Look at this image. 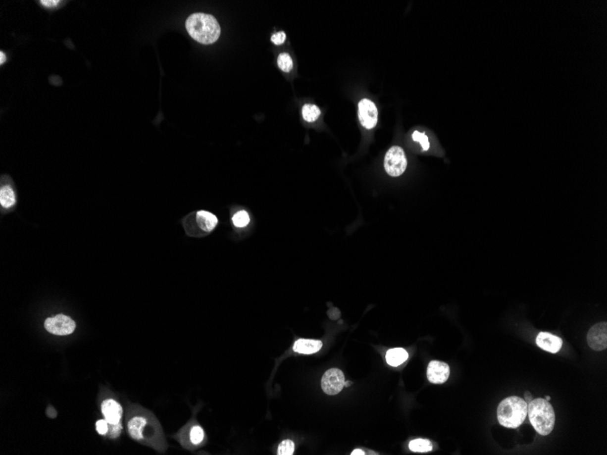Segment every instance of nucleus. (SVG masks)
I'll return each instance as SVG.
<instances>
[{
  "instance_id": "f257e3e1",
  "label": "nucleus",
  "mask_w": 607,
  "mask_h": 455,
  "mask_svg": "<svg viewBox=\"0 0 607 455\" xmlns=\"http://www.w3.org/2000/svg\"><path fill=\"white\" fill-rule=\"evenodd\" d=\"M127 431L131 438L140 444L165 451L166 443L160 424L153 413L141 407H135L127 419Z\"/></svg>"
},
{
  "instance_id": "f03ea898",
  "label": "nucleus",
  "mask_w": 607,
  "mask_h": 455,
  "mask_svg": "<svg viewBox=\"0 0 607 455\" xmlns=\"http://www.w3.org/2000/svg\"><path fill=\"white\" fill-rule=\"evenodd\" d=\"M186 28L192 39L204 45L215 43L221 33L220 26L215 17L204 13H196L188 17Z\"/></svg>"
},
{
  "instance_id": "7ed1b4c3",
  "label": "nucleus",
  "mask_w": 607,
  "mask_h": 455,
  "mask_svg": "<svg viewBox=\"0 0 607 455\" xmlns=\"http://www.w3.org/2000/svg\"><path fill=\"white\" fill-rule=\"evenodd\" d=\"M527 414L537 433L541 435L551 433L556 422V414L548 401L542 398L531 401L527 406Z\"/></svg>"
},
{
  "instance_id": "20e7f679",
  "label": "nucleus",
  "mask_w": 607,
  "mask_h": 455,
  "mask_svg": "<svg viewBox=\"0 0 607 455\" xmlns=\"http://www.w3.org/2000/svg\"><path fill=\"white\" fill-rule=\"evenodd\" d=\"M527 403L520 397H508L498 405V422L505 427H518L527 415Z\"/></svg>"
},
{
  "instance_id": "39448f33",
  "label": "nucleus",
  "mask_w": 607,
  "mask_h": 455,
  "mask_svg": "<svg viewBox=\"0 0 607 455\" xmlns=\"http://www.w3.org/2000/svg\"><path fill=\"white\" fill-rule=\"evenodd\" d=\"M177 438L183 447L190 450L197 449L206 442L204 429L195 420L183 428L177 434Z\"/></svg>"
},
{
  "instance_id": "423d86ee",
  "label": "nucleus",
  "mask_w": 607,
  "mask_h": 455,
  "mask_svg": "<svg viewBox=\"0 0 607 455\" xmlns=\"http://www.w3.org/2000/svg\"><path fill=\"white\" fill-rule=\"evenodd\" d=\"M407 166V159L403 148L395 146L387 151L385 156V169L393 177L402 176Z\"/></svg>"
},
{
  "instance_id": "0eeeda50",
  "label": "nucleus",
  "mask_w": 607,
  "mask_h": 455,
  "mask_svg": "<svg viewBox=\"0 0 607 455\" xmlns=\"http://www.w3.org/2000/svg\"><path fill=\"white\" fill-rule=\"evenodd\" d=\"M44 326L45 329L50 334L64 336L74 333L76 329V323L71 317L60 313L46 319Z\"/></svg>"
},
{
  "instance_id": "6e6552de",
  "label": "nucleus",
  "mask_w": 607,
  "mask_h": 455,
  "mask_svg": "<svg viewBox=\"0 0 607 455\" xmlns=\"http://www.w3.org/2000/svg\"><path fill=\"white\" fill-rule=\"evenodd\" d=\"M345 375L341 370L331 368L324 373L321 380V387L327 395H337L345 387Z\"/></svg>"
},
{
  "instance_id": "1a4fd4ad",
  "label": "nucleus",
  "mask_w": 607,
  "mask_h": 455,
  "mask_svg": "<svg viewBox=\"0 0 607 455\" xmlns=\"http://www.w3.org/2000/svg\"><path fill=\"white\" fill-rule=\"evenodd\" d=\"M587 342L591 348L596 351H603L607 349V323L604 322L595 324L587 334Z\"/></svg>"
},
{
  "instance_id": "9d476101",
  "label": "nucleus",
  "mask_w": 607,
  "mask_h": 455,
  "mask_svg": "<svg viewBox=\"0 0 607 455\" xmlns=\"http://www.w3.org/2000/svg\"><path fill=\"white\" fill-rule=\"evenodd\" d=\"M377 108L369 99H363L359 102L358 116L361 124L367 129H372L377 123Z\"/></svg>"
},
{
  "instance_id": "9b49d317",
  "label": "nucleus",
  "mask_w": 607,
  "mask_h": 455,
  "mask_svg": "<svg viewBox=\"0 0 607 455\" xmlns=\"http://www.w3.org/2000/svg\"><path fill=\"white\" fill-rule=\"evenodd\" d=\"M427 379L432 384L446 383L450 375V368L446 362L432 361L427 366Z\"/></svg>"
},
{
  "instance_id": "f8f14e48",
  "label": "nucleus",
  "mask_w": 607,
  "mask_h": 455,
  "mask_svg": "<svg viewBox=\"0 0 607 455\" xmlns=\"http://www.w3.org/2000/svg\"><path fill=\"white\" fill-rule=\"evenodd\" d=\"M101 411L105 420L110 424H116L121 421L123 409L116 401L113 399L104 401L101 404Z\"/></svg>"
},
{
  "instance_id": "ddd939ff",
  "label": "nucleus",
  "mask_w": 607,
  "mask_h": 455,
  "mask_svg": "<svg viewBox=\"0 0 607 455\" xmlns=\"http://www.w3.org/2000/svg\"><path fill=\"white\" fill-rule=\"evenodd\" d=\"M536 345L545 351L556 354L561 349L563 341L558 336L541 332L536 337Z\"/></svg>"
},
{
  "instance_id": "4468645a",
  "label": "nucleus",
  "mask_w": 607,
  "mask_h": 455,
  "mask_svg": "<svg viewBox=\"0 0 607 455\" xmlns=\"http://www.w3.org/2000/svg\"><path fill=\"white\" fill-rule=\"evenodd\" d=\"M196 222L200 230L203 231L205 234L214 230L215 226L218 224V220L215 214L207 212V211H199L196 214Z\"/></svg>"
},
{
  "instance_id": "2eb2a0df",
  "label": "nucleus",
  "mask_w": 607,
  "mask_h": 455,
  "mask_svg": "<svg viewBox=\"0 0 607 455\" xmlns=\"http://www.w3.org/2000/svg\"><path fill=\"white\" fill-rule=\"evenodd\" d=\"M323 346V343L319 340H310V339H299L295 343L293 349L296 353L302 354H312L320 350Z\"/></svg>"
},
{
  "instance_id": "dca6fc26",
  "label": "nucleus",
  "mask_w": 607,
  "mask_h": 455,
  "mask_svg": "<svg viewBox=\"0 0 607 455\" xmlns=\"http://www.w3.org/2000/svg\"><path fill=\"white\" fill-rule=\"evenodd\" d=\"M408 358V354L403 348H394L387 351L386 359L387 362L391 366H399L405 362Z\"/></svg>"
},
{
  "instance_id": "f3484780",
  "label": "nucleus",
  "mask_w": 607,
  "mask_h": 455,
  "mask_svg": "<svg viewBox=\"0 0 607 455\" xmlns=\"http://www.w3.org/2000/svg\"><path fill=\"white\" fill-rule=\"evenodd\" d=\"M0 203L4 208H10L16 203L15 193L11 187L5 186L0 190Z\"/></svg>"
},
{
  "instance_id": "a211bd4d",
  "label": "nucleus",
  "mask_w": 607,
  "mask_h": 455,
  "mask_svg": "<svg viewBox=\"0 0 607 455\" xmlns=\"http://www.w3.org/2000/svg\"><path fill=\"white\" fill-rule=\"evenodd\" d=\"M433 446L430 442L424 439H415L409 444V449L414 453H427L430 452Z\"/></svg>"
},
{
  "instance_id": "6ab92c4d",
  "label": "nucleus",
  "mask_w": 607,
  "mask_h": 455,
  "mask_svg": "<svg viewBox=\"0 0 607 455\" xmlns=\"http://www.w3.org/2000/svg\"><path fill=\"white\" fill-rule=\"evenodd\" d=\"M320 114V109L315 104H307L303 106L302 115L304 119L306 122H315L316 119H318Z\"/></svg>"
},
{
  "instance_id": "aec40b11",
  "label": "nucleus",
  "mask_w": 607,
  "mask_h": 455,
  "mask_svg": "<svg viewBox=\"0 0 607 455\" xmlns=\"http://www.w3.org/2000/svg\"><path fill=\"white\" fill-rule=\"evenodd\" d=\"M232 222L233 225L238 228H243V227L248 226L250 222L249 213L244 210L239 211L233 215Z\"/></svg>"
},
{
  "instance_id": "412c9836",
  "label": "nucleus",
  "mask_w": 607,
  "mask_h": 455,
  "mask_svg": "<svg viewBox=\"0 0 607 455\" xmlns=\"http://www.w3.org/2000/svg\"><path fill=\"white\" fill-rule=\"evenodd\" d=\"M277 65H278L279 68L281 69L282 71H290L293 67V61L291 56L288 55V54H286V53L280 54V55H278V58H277Z\"/></svg>"
},
{
  "instance_id": "4be33fe9",
  "label": "nucleus",
  "mask_w": 607,
  "mask_h": 455,
  "mask_svg": "<svg viewBox=\"0 0 607 455\" xmlns=\"http://www.w3.org/2000/svg\"><path fill=\"white\" fill-rule=\"evenodd\" d=\"M295 452V444L291 440H284L277 449L278 455H292Z\"/></svg>"
},
{
  "instance_id": "5701e85b",
  "label": "nucleus",
  "mask_w": 607,
  "mask_h": 455,
  "mask_svg": "<svg viewBox=\"0 0 607 455\" xmlns=\"http://www.w3.org/2000/svg\"><path fill=\"white\" fill-rule=\"evenodd\" d=\"M412 137H413V139H414L415 142L419 143L420 145L422 146V148H423L424 151L428 150L429 148H430V144H429V141H428V137H426L424 133L414 131L413 133V135H412Z\"/></svg>"
},
{
  "instance_id": "b1692460",
  "label": "nucleus",
  "mask_w": 607,
  "mask_h": 455,
  "mask_svg": "<svg viewBox=\"0 0 607 455\" xmlns=\"http://www.w3.org/2000/svg\"><path fill=\"white\" fill-rule=\"evenodd\" d=\"M121 422H118V423H116V424H110V423H109V430H108L107 435H108V437H109V438L116 439V437H118V436H119V434H120V433H121Z\"/></svg>"
},
{
  "instance_id": "393cba45",
  "label": "nucleus",
  "mask_w": 607,
  "mask_h": 455,
  "mask_svg": "<svg viewBox=\"0 0 607 455\" xmlns=\"http://www.w3.org/2000/svg\"><path fill=\"white\" fill-rule=\"evenodd\" d=\"M96 428H97L98 433L101 434V435H105V434H107V433H108L109 423L107 422L105 419V420H100V421H98L97 423H96Z\"/></svg>"
},
{
  "instance_id": "a878e982",
  "label": "nucleus",
  "mask_w": 607,
  "mask_h": 455,
  "mask_svg": "<svg viewBox=\"0 0 607 455\" xmlns=\"http://www.w3.org/2000/svg\"><path fill=\"white\" fill-rule=\"evenodd\" d=\"M286 40V34L284 32H278V33L274 34L271 38V41L275 45H282Z\"/></svg>"
},
{
  "instance_id": "bb28decb",
  "label": "nucleus",
  "mask_w": 607,
  "mask_h": 455,
  "mask_svg": "<svg viewBox=\"0 0 607 455\" xmlns=\"http://www.w3.org/2000/svg\"><path fill=\"white\" fill-rule=\"evenodd\" d=\"M40 3H41L43 6H47V7H53V6H56V5L59 3V1H55V0L46 1V0H43V1H41Z\"/></svg>"
},
{
  "instance_id": "cd10ccee",
  "label": "nucleus",
  "mask_w": 607,
  "mask_h": 455,
  "mask_svg": "<svg viewBox=\"0 0 607 455\" xmlns=\"http://www.w3.org/2000/svg\"><path fill=\"white\" fill-rule=\"evenodd\" d=\"M351 455H364V451H362V450H359V449L354 450Z\"/></svg>"
},
{
  "instance_id": "c85d7f7f",
  "label": "nucleus",
  "mask_w": 607,
  "mask_h": 455,
  "mask_svg": "<svg viewBox=\"0 0 607 455\" xmlns=\"http://www.w3.org/2000/svg\"><path fill=\"white\" fill-rule=\"evenodd\" d=\"M48 414H49L51 418H54V417L56 415V412H55V410H54V408L50 407V411H48Z\"/></svg>"
},
{
  "instance_id": "c756f323",
  "label": "nucleus",
  "mask_w": 607,
  "mask_h": 455,
  "mask_svg": "<svg viewBox=\"0 0 607 455\" xmlns=\"http://www.w3.org/2000/svg\"><path fill=\"white\" fill-rule=\"evenodd\" d=\"M5 61H6V56H5V54H4L3 52H1V53H0V63H1V64H3Z\"/></svg>"
},
{
  "instance_id": "7c9ffc66",
  "label": "nucleus",
  "mask_w": 607,
  "mask_h": 455,
  "mask_svg": "<svg viewBox=\"0 0 607 455\" xmlns=\"http://www.w3.org/2000/svg\"><path fill=\"white\" fill-rule=\"evenodd\" d=\"M350 384H351V383H349V382H345V386H349Z\"/></svg>"
},
{
  "instance_id": "2f4dec72",
  "label": "nucleus",
  "mask_w": 607,
  "mask_h": 455,
  "mask_svg": "<svg viewBox=\"0 0 607 455\" xmlns=\"http://www.w3.org/2000/svg\"><path fill=\"white\" fill-rule=\"evenodd\" d=\"M550 399H551L550 396H547V401H550Z\"/></svg>"
}]
</instances>
